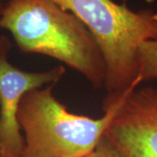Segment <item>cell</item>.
<instances>
[{"instance_id": "8992f818", "label": "cell", "mask_w": 157, "mask_h": 157, "mask_svg": "<svg viewBox=\"0 0 157 157\" xmlns=\"http://www.w3.org/2000/svg\"><path fill=\"white\" fill-rule=\"evenodd\" d=\"M138 61L140 84L157 79V37L141 44L138 52Z\"/></svg>"}, {"instance_id": "6da1fadb", "label": "cell", "mask_w": 157, "mask_h": 157, "mask_svg": "<svg viewBox=\"0 0 157 157\" xmlns=\"http://www.w3.org/2000/svg\"><path fill=\"white\" fill-rule=\"evenodd\" d=\"M0 29L11 34L20 52L57 59L81 74L95 89L104 88L107 68L96 41L70 11L52 0H8Z\"/></svg>"}, {"instance_id": "5b68a950", "label": "cell", "mask_w": 157, "mask_h": 157, "mask_svg": "<svg viewBox=\"0 0 157 157\" xmlns=\"http://www.w3.org/2000/svg\"><path fill=\"white\" fill-rule=\"evenodd\" d=\"M104 137L122 157H157V88L128 94Z\"/></svg>"}, {"instance_id": "52a82bcc", "label": "cell", "mask_w": 157, "mask_h": 157, "mask_svg": "<svg viewBox=\"0 0 157 157\" xmlns=\"http://www.w3.org/2000/svg\"><path fill=\"white\" fill-rule=\"evenodd\" d=\"M85 157H122L108 140L103 137L95 149Z\"/></svg>"}, {"instance_id": "9c48e42d", "label": "cell", "mask_w": 157, "mask_h": 157, "mask_svg": "<svg viewBox=\"0 0 157 157\" xmlns=\"http://www.w3.org/2000/svg\"><path fill=\"white\" fill-rule=\"evenodd\" d=\"M3 0H0V11H1V9H2V7H3Z\"/></svg>"}, {"instance_id": "7a4b0ae2", "label": "cell", "mask_w": 157, "mask_h": 157, "mask_svg": "<svg viewBox=\"0 0 157 157\" xmlns=\"http://www.w3.org/2000/svg\"><path fill=\"white\" fill-rule=\"evenodd\" d=\"M52 1L73 13L99 46L107 68L102 110L107 112L140 85L138 52L157 37V11H135L113 0Z\"/></svg>"}, {"instance_id": "ba28073f", "label": "cell", "mask_w": 157, "mask_h": 157, "mask_svg": "<svg viewBox=\"0 0 157 157\" xmlns=\"http://www.w3.org/2000/svg\"><path fill=\"white\" fill-rule=\"evenodd\" d=\"M145 1H146L147 4H153L155 0H145Z\"/></svg>"}, {"instance_id": "30bf717a", "label": "cell", "mask_w": 157, "mask_h": 157, "mask_svg": "<svg viewBox=\"0 0 157 157\" xmlns=\"http://www.w3.org/2000/svg\"><path fill=\"white\" fill-rule=\"evenodd\" d=\"M0 157H2V154H1V147H0Z\"/></svg>"}, {"instance_id": "277c9868", "label": "cell", "mask_w": 157, "mask_h": 157, "mask_svg": "<svg viewBox=\"0 0 157 157\" xmlns=\"http://www.w3.org/2000/svg\"><path fill=\"white\" fill-rule=\"evenodd\" d=\"M12 43L0 36V147L2 157H23L25 139L17 121L24 95L29 91L57 84L66 73L64 66L42 72H28L9 61Z\"/></svg>"}, {"instance_id": "3957f363", "label": "cell", "mask_w": 157, "mask_h": 157, "mask_svg": "<svg viewBox=\"0 0 157 157\" xmlns=\"http://www.w3.org/2000/svg\"><path fill=\"white\" fill-rule=\"evenodd\" d=\"M56 85L31 90L22 98L17 121L25 139L23 157L88 155L103 139L122 103L101 118L77 114L70 112L53 95Z\"/></svg>"}]
</instances>
